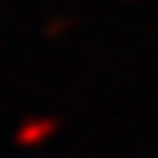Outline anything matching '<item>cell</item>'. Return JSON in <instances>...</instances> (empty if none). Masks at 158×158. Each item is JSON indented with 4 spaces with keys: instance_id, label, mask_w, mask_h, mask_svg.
Wrapping results in <instances>:
<instances>
[{
    "instance_id": "cell-1",
    "label": "cell",
    "mask_w": 158,
    "mask_h": 158,
    "mask_svg": "<svg viewBox=\"0 0 158 158\" xmlns=\"http://www.w3.org/2000/svg\"><path fill=\"white\" fill-rule=\"evenodd\" d=\"M57 118H33V122H24L20 130H16V142L20 146H37V142H45V138H53L57 134Z\"/></svg>"
}]
</instances>
